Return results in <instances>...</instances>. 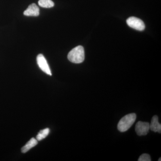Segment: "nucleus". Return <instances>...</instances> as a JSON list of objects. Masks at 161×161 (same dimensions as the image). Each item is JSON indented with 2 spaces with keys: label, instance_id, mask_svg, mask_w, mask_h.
Here are the masks:
<instances>
[{
  "label": "nucleus",
  "instance_id": "nucleus-8",
  "mask_svg": "<svg viewBox=\"0 0 161 161\" xmlns=\"http://www.w3.org/2000/svg\"><path fill=\"white\" fill-rule=\"evenodd\" d=\"M37 144L38 141L36 139L32 138L22 148L21 151H22V152L23 153H26L27 151L31 150L32 148L35 147Z\"/></svg>",
  "mask_w": 161,
  "mask_h": 161
},
{
  "label": "nucleus",
  "instance_id": "nucleus-5",
  "mask_svg": "<svg viewBox=\"0 0 161 161\" xmlns=\"http://www.w3.org/2000/svg\"><path fill=\"white\" fill-rule=\"evenodd\" d=\"M150 130V123H149L138 121L136 125V132L140 136L147 135Z\"/></svg>",
  "mask_w": 161,
  "mask_h": 161
},
{
  "label": "nucleus",
  "instance_id": "nucleus-4",
  "mask_svg": "<svg viewBox=\"0 0 161 161\" xmlns=\"http://www.w3.org/2000/svg\"><path fill=\"white\" fill-rule=\"evenodd\" d=\"M37 62L40 69L47 75L52 76V73L47 61L43 55L40 54L37 57Z\"/></svg>",
  "mask_w": 161,
  "mask_h": 161
},
{
  "label": "nucleus",
  "instance_id": "nucleus-2",
  "mask_svg": "<svg viewBox=\"0 0 161 161\" xmlns=\"http://www.w3.org/2000/svg\"><path fill=\"white\" fill-rule=\"evenodd\" d=\"M68 59L75 64L82 63L85 60V52L83 47L78 46L73 48L68 55Z\"/></svg>",
  "mask_w": 161,
  "mask_h": 161
},
{
  "label": "nucleus",
  "instance_id": "nucleus-12",
  "mask_svg": "<svg viewBox=\"0 0 161 161\" xmlns=\"http://www.w3.org/2000/svg\"><path fill=\"white\" fill-rule=\"evenodd\" d=\"M161 158H159V159L158 160V161H161Z\"/></svg>",
  "mask_w": 161,
  "mask_h": 161
},
{
  "label": "nucleus",
  "instance_id": "nucleus-1",
  "mask_svg": "<svg viewBox=\"0 0 161 161\" xmlns=\"http://www.w3.org/2000/svg\"><path fill=\"white\" fill-rule=\"evenodd\" d=\"M136 118V114L130 113L125 115L119 122L117 129L120 132H125L130 129L135 122Z\"/></svg>",
  "mask_w": 161,
  "mask_h": 161
},
{
  "label": "nucleus",
  "instance_id": "nucleus-6",
  "mask_svg": "<svg viewBox=\"0 0 161 161\" xmlns=\"http://www.w3.org/2000/svg\"><path fill=\"white\" fill-rule=\"evenodd\" d=\"M23 14L26 16H38L40 14V9L36 4L32 3L24 11Z\"/></svg>",
  "mask_w": 161,
  "mask_h": 161
},
{
  "label": "nucleus",
  "instance_id": "nucleus-11",
  "mask_svg": "<svg viewBox=\"0 0 161 161\" xmlns=\"http://www.w3.org/2000/svg\"><path fill=\"white\" fill-rule=\"evenodd\" d=\"M138 161H151V158L150 155L147 153H144L140 156Z\"/></svg>",
  "mask_w": 161,
  "mask_h": 161
},
{
  "label": "nucleus",
  "instance_id": "nucleus-3",
  "mask_svg": "<svg viewBox=\"0 0 161 161\" xmlns=\"http://www.w3.org/2000/svg\"><path fill=\"white\" fill-rule=\"evenodd\" d=\"M127 23L128 26L136 30L143 31L145 28V25L142 20L134 17H131L127 19Z\"/></svg>",
  "mask_w": 161,
  "mask_h": 161
},
{
  "label": "nucleus",
  "instance_id": "nucleus-7",
  "mask_svg": "<svg viewBox=\"0 0 161 161\" xmlns=\"http://www.w3.org/2000/svg\"><path fill=\"white\" fill-rule=\"evenodd\" d=\"M150 130L154 132L161 133V125L158 122V117L157 115H154L152 117L150 124Z\"/></svg>",
  "mask_w": 161,
  "mask_h": 161
},
{
  "label": "nucleus",
  "instance_id": "nucleus-10",
  "mask_svg": "<svg viewBox=\"0 0 161 161\" xmlns=\"http://www.w3.org/2000/svg\"><path fill=\"white\" fill-rule=\"evenodd\" d=\"M50 130L48 128H46V129L40 130V132L38 133V135L36 136L37 140L38 141L42 140L47 136Z\"/></svg>",
  "mask_w": 161,
  "mask_h": 161
},
{
  "label": "nucleus",
  "instance_id": "nucleus-9",
  "mask_svg": "<svg viewBox=\"0 0 161 161\" xmlns=\"http://www.w3.org/2000/svg\"><path fill=\"white\" fill-rule=\"evenodd\" d=\"M39 6L43 8H50L54 6V3L52 0H39Z\"/></svg>",
  "mask_w": 161,
  "mask_h": 161
}]
</instances>
